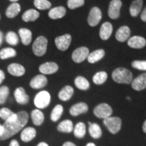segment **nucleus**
Wrapping results in <instances>:
<instances>
[{
    "mask_svg": "<svg viewBox=\"0 0 146 146\" xmlns=\"http://www.w3.org/2000/svg\"><path fill=\"white\" fill-rule=\"evenodd\" d=\"M29 121V114L25 111L15 113L12 117L3 123V133L0 136V140L3 141L14 136L21 131Z\"/></svg>",
    "mask_w": 146,
    "mask_h": 146,
    "instance_id": "nucleus-1",
    "label": "nucleus"
},
{
    "mask_svg": "<svg viewBox=\"0 0 146 146\" xmlns=\"http://www.w3.org/2000/svg\"><path fill=\"white\" fill-rule=\"evenodd\" d=\"M112 79L118 83L130 84L133 81V74L125 68H118L113 71Z\"/></svg>",
    "mask_w": 146,
    "mask_h": 146,
    "instance_id": "nucleus-2",
    "label": "nucleus"
},
{
    "mask_svg": "<svg viewBox=\"0 0 146 146\" xmlns=\"http://www.w3.org/2000/svg\"><path fill=\"white\" fill-rule=\"evenodd\" d=\"M47 43H48V41L45 36H38L33 43V52L36 56H39V57L43 56L47 52Z\"/></svg>",
    "mask_w": 146,
    "mask_h": 146,
    "instance_id": "nucleus-3",
    "label": "nucleus"
},
{
    "mask_svg": "<svg viewBox=\"0 0 146 146\" xmlns=\"http://www.w3.org/2000/svg\"><path fill=\"white\" fill-rule=\"evenodd\" d=\"M51 102V96L47 91H41L36 95L34 104L39 109H44L48 106Z\"/></svg>",
    "mask_w": 146,
    "mask_h": 146,
    "instance_id": "nucleus-4",
    "label": "nucleus"
},
{
    "mask_svg": "<svg viewBox=\"0 0 146 146\" xmlns=\"http://www.w3.org/2000/svg\"><path fill=\"white\" fill-rule=\"evenodd\" d=\"M104 124L107 127L108 130L112 134H116L121 129L122 120L119 117H111L104 119Z\"/></svg>",
    "mask_w": 146,
    "mask_h": 146,
    "instance_id": "nucleus-5",
    "label": "nucleus"
},
{
    "mask_svg": "<svg viewBox=\"0 0 146 146\" xmlns=\"http://www.w3.org/2000/svg\"><path fill=\"white\" fill-rule=\"evenodd\" d=\"M94 113L98 118L105 119V118H108L112 115V109L107 104H100L95 108Z\"/></svg>",
    "mask_w": 146,
    "mask_h": 146,
    "instance_id": "nucleus-6",
    "label": "nucleus"
},
{
    "mask_svg": "<svg viewBox=\"0 0 146 146\" xmlns=\"http://www.w3.org/2000/svg\"><path fill=\"white\" fill-rule=\"evenodd\" d=\"M72 37L70 35L66 34L64 35L57 36L55 39V44L57 48L60 51H66L70 46Z\"/></svg>",
    "mask_w": 146,
    "mask_h": 146,
    "instance_id": "nucleus-7",
    "label": "nucleus"
},
{
    "mask_svg": "<svg viewBox=\"0 0 146 146\" xmlns=\"http://www.w3.org/2000/svg\"><path fill=\"white\" fill-rule=\"evenodd\" d=\"M102 16V14L100 9L98 7H94L90 10L87 18L88 24L91 27H96L101 21Z\"/></svg>",
    "mask_w": 146,
    "mask_h": 146,
    "instance_id": "nucleus-8",
    "label": "nucleus"
},
{
    "mask_svg": "<svg viewBox=\"0 0 146 146\" xmlns=\"http://www.w3.org/2000/svg\"><path fill=\"white\" fill-rule=\"evenodd\" d=\"M89 54V49L86 47H78L73 52L72 58L76 63H81L87 58Z\"/></svg>",
    "mask_w": 146,
    "mask_h": 146,
    "instance_id": "nucleus-9",
    "label": "nucleus"
},
{
    "mask_svg": "<svg viewBox=\"0 0 146 146\" xmlns=\"http://www.w3.org/2000/svg\"><path fill=\"white\" fill-rule=\"evenodd\" d=\"M120 0H112L108 8V16L112 19H117L120 16V10L122 7Z\"/></svg>",
    "mask_w": 146,
    "mask_h": 146,
    "instance_id": "nucleus-10",
    "label": "nucleus"
},
{
    "mask_svg": "<svg viewBox=\"0 0 146 146\" xmlns=\"http://www.w3.org/2000/svg\"><path fill=\"white\" fill-rule=\"evenodd\" d=\"M14 98L16 102L21 105H26L29 102V96L26 94L25 89L19 87L15 89L14 92Z\"/></svg>",
    "mask_w": 146,
    "mask_h": 146,
    "instance_id": "nucleus-11",
    "label": "nucleus"
},
{
    "mask_svg": "<svg viewBox=\"0 0 146 146\" xmlns=\"http://www.w3.org/2000/svg\"><path fill=\"white\" fill-rule=\"evenodd\" d=\"M58 65L54 62H47L40 65L39 70L43 75L45 74H52L58 70Z\"/></svg>",
    "mask_w": 146,
    "mask_h": 146,
    "instance_id": "nucleus-12",
    "label": "nucleus"
},
{
    "mask_svg": "<svg viewBox=\"0 0 146 146\" xmlns=\"http://www.w3.org/2000/svg\"><path fill=\"white\" fill-rule=\"evenodd\" d=\"M7 70L10 75L16 76V77L23 76L26 72L25 68L23 65L15 62L11 63L10 64H9L7 68Z\"/></svg>",
    "mask_w": 146,
    "mask_h": 146,
    "instance_id": "nucleus-13",
    "label": "nucleus"
},
{
    "mask_svg": "<svg viewBox=\"0 0 146 146\" xmlns=\"http://www.w3.org/2000/svg\"><path fill=\"white\" fill-rule=\"evenodd\" d=\"M47 84V78L43 74H38L33 77L30 82V86L34 89H39L45 87Z\"/></svg>",
    "mask_w": 146,
    "mask_h": 146,
    "instance_id": "nucleus-14",
    "label": "nucleus"
},
{
    "mask_svg": "<svg viewBox=\"0 0 146 146\" xmlns=\"http://www.w3.org/2000/svg\"><path fill=\"white\" fill-rule=\"evenodd\" d=\"M146 40L140 36H133L128 40V45L131 48L141 49L145 46Z\"/></svg>",
    "mask_w": 146,
    "mask_h": 146,
    "instance_id": "nucleus-15",
    "label": "nucleus"
},
{
    "mask_svg": "<svg viewBox=\"0 0 146 146\" xmlns=\"http://www.w3.org/2000/svg\"><path fill=\"white\" fill-rule=\"evenodd\" d=\"M18 36L21 38L23 45H29L32 41L33 34L31 31L27 28H21L18 30Z\"/></svg>",
    "mask_w": 146,
    "mask_h": 146,
    "instance_id": "nucleus-16",
    "label": "nucleus"
},
{
    "mask_svg": "<svg viewBox=\"0 0 146 146\" xmlns=\"http://www.w3.org/2000/svg\"><path fill=\"white\" fill-rule=\"evenodd\" d=\"M132 87L136 91H141L146 88V72L140 74L132 81Z\"/></svg>",
    "mask_w": 146,
    "mask_h": 146,
    "instance_id": "nucleus-17",
    "label": "nucleus"
},
{
    "mask_svg": "<svg viewBox=\"0 0 146 146\" xmlns=\"http://www.w3.org/2000/svg\"><path fill=\"white\" fill-rule=\"evenodd\" d=\"M88 106L84 102L76 104L73 105L70 109V114L73 116H76L78 115L86 113L88 111Z\"/></svg>",
    "mask_w": 146,
    "mask_h": 146,
    "instance_id": "nucleus-18",
    "label": "nucleus"
},
{
    "mask_svg": "<svg viewBox=\"0 0 146 146\" xmlns=\"http://www.w3.org/2000/svg\"><path fill=\"white\" fill-rule=\"evenodd\" d=\"M21 11V6L19 3L17 2L12 3L5 10V14L7 18H14L18 15V14Z\"/></svg>",
    "mask_w": 146,
    "mask_h": 146,
    "instance_id": "nucleus-19",
    "label": "nucleus"
},
{
    "mask_svg": "<svg viewBox=\"0 0 146 146\" xmlns=\"http://www.w3.org/2000/svg\"><path fill=\"white\" fill-rule=\"evenodd\" d=\"M66 13V8L63 6L55 7L51 9L48 12V16L52 20H57L63 18Z\"/></svg>",
    "mask_w": 146,
    "mask_h": 146,
    "instance_id": "nucleus-20",
    "label": "nucleus"
},
{
    "mask_svg": "<svg viewBox=\"0 0 146 146\" xmlns=\"http://www.w3.org/2000/svg\"><path fill=\"white\" fill-rule=\"evenodd\" d=\"M40 16L39 12L35 9H29L25 11L22 16V20L25 23L34 22L38 19Z\"/></svg>",
    "mask_w": 146,
    "mask_h": 146,
    "instance_id": "nucleus-21",
    "label": "nucleus"
},
{
    "mask_svg": "<svg viewBox=\"0 0 146 146\" xmlns=\"http://www.w3.org/2000/svg\"><path fill=\"white\" fill-rule=\"evenodd\" d=\"M113 27L112 24L106 22L102 25L100 31V36L102 39L107 40L112 33Z\"/></svg>",
    "mask_w": 146,
    "mask_h": 146,
    "instance_id": "nucleus-22",
    "label": "nucleus"
},
{
    "mask_svg": "<svg viewBox=\"0 0 146 146\" xmlns=\"http://www.w3.org/2000/svg\"><path fill=\"white\" fill-rule=\"evenodd\" d=\"M36 131L34 128L27 127L24 129L21 135L22 141L24 142H29L35 137Z\"/></svg>",
    "mask_w": 146,
    "mask_h": 146,
    "instance_id": "nucleus-23",
    "label": "nucleus"
},
{
    "mask_svg": "<svg viewBox=\"0 0 146 146\" xmlns=\"http://www.w3.org/2000/svg\"><path fill=\"white\" fill-rule=\"evenodd\" d=\"M131 30L127 26H123L118 29L116 33V38L118 41L125 42L129 38Z\"/></svg>",
    "mask_w": 146,
    "mask_h": 146,
    "instance_id": "nucleus-24",
    "label": "nucleus"
},
{
    "mask_svg": "<svg viewBox=\"0 0 146 146\" xmlns=\"http://www.w3.org/2000/svg\"><path fill=\"white\" fill-rule=\"evenodd\" d=\"M73 94H74V89L72 87L69 85H66L60 90L58 94V98L63 102L68 101L72 98Z\"/></svg>",
    "mask_w": 146,
    "mask_h": 146,
    "instance_id": "nucleus-25",
    "label": "nucleus"
},
{
    "mask_svg": "<svg viewBox=\"0 0 146 146\" xmlns=\"http://www.w3.org/2000/svg\"><path fill=\"white\" fill-rule=\"evenodd\" d=\"M17 56V52L13 47H5L0 50V59L5 60L13 58Z\"/></svg>",
    "mask_w": 146,
    "mask_h": 146,
    "instance_id": "nucleus-26",
    "label": "nucleus"
},
{
    "mask_svg": "<svg viewBox=\"0 0 146 146\" xmlns=\"http://www.w3.org/2000/svg\"><path fill=\"white\" fill-rule=\"evenodd\" d=\"M31 118L35 125L39 126L44 122L45 116L41 110L39 109H35L31 112Z\"/></svg>",
    "mask_w": 146,
    "mask_h": 146,
    "instance_id": "nucleus-27",
    "label": "nucleus"
},
{
    "mask_svg": "<svg viewBox=\"0 0 146 146\" xmlns=\"http://www.w3.org/2000/svg\"><path fill=\"white\" fill-rule=\"evenodd\" d=\"M142 6H143V0H134L131 3L129 11L131 16L136 17L141 12Z\"/></svg>",
    "mask_w": 146,
    "mask_h": 146,
    "instance_id": "nucleus-28",
    "label": "nucleus"
},
{
    "mask_svg": "<svg viewBox=\"0 0 146 146\" xmlns=\"http://www.w3.org/2000/svg\"><path fill=\"white\" fill-rule=\"evenodd\" d=\"M105 56V52L104 50L100 49V50H97L96 51H94L91 52V54H89L87 59H88V62L91 64L96 63L98 62L99 60L102 59Z\"/></svg>",
    "mask_w": 146,
    "mask_h": 146,
    "instance_id": "nucleus-29",
    "label": "nucleus"
},
{
    "mask_svg": "<svg viewBox=\"0 0 146 146\" xmlns=\"http://www.w3.org/2000/svg\"><path fill=\"white\" fill-rule=\"evenodd\" d=\"M5 39L6 43L11 46H16L19 43V36L16 33L12 31H9L6 33Z\"/></svg>",
    "mask_w": 146,
    "mask_h": 146,
    "instance_id": "nucleus-30",
    "label": "nucleus"
},
{
    "mask_svg": "<svg viewBox=\"0 0 146 146\" xmlns=\"http://www.w3.org/2000/svg\"><path fill=\"white\" fill-rule=\"evenodd\" d=\"M73 123L70 120H64L59 123L57 129L58 131L62 133H71L73 131Z\"/></svg>",
    "mask_w": 146,
    "mask_h": 146,
    "instance_id": "nucleus-31",
    "label": "nucleus"
},
{
    "mask_svg": "<svg viewBox=\"0 0 146 146\" xmlns=\"http://www.w3.org/2000/svg\"><path fill=\"white\" fill-rule=\"evenodd\" d=\"M89 133L94 139H99L101 137L102 131L101 127L97 123H91L89 127Z\"/></svg>",
    "mask_w": 146,
    "mask_h": 146,
    "instance_id": "nucleus-32",
    "label": "nucleus"
},
{
    "mask_svg": "<svg viewBox=\"0 0 146 146\" xmlns=\"http://www.w3.org/2000/svg\"><path fill=\"white\" fill-rule=\"evenodd\" d=\"M73 131L76 137L79 139L83 138L86 134V126L83 123L79 122L75 125V127L73 129Z\"/></svg>",
    "mask_w": 146,
    "mask_h": 146,
    "instance_id": "nucleus-33",
    "label": "nucleus"
},
{
    "mask_svg": "<svg viewBox=\"0 0 146 146\" xmlns=\"http://www.w3.org/2000/svg\"><path fill=\"white\" fill-rule=\"evenodd\" d=\"M74 84H75V86L81 90H87L90 86L89 82L87 81V79L81 76H77L75 78Z\"/></svg>",
    "mask_w": 146,
    "mask_h": 146,
    "instance_id": "nucleus-34",
    "label": "nucleus"
},
{
    "mask_svg": "<svg viewBox=\"0 0 146 146\" xmlns=\"http://www.w3.org/2000/svg\"><path fill=\"white\" fill-rule=\"evenodd\" d=\"M64 111L63 106L60 104H58L52 110V113L50 115V118L53 122H56L60 119L61 116L62 115Z\"/></svg>",
    "mask_w": 146,
    "mask_h": 146,
    "instance_id": "nucleus-35",
    "label": "nucleus"
},
{
    "mask_svg": "<svg viewBox=\"0 0 146 146\" xmlns=\"http://www.w3.org/2000/svg\"><path fill=\"white\" fill-rule=\"evenodd\" d=\"M108 78V74L106 72L101 71L97 72L93 77V81L96 85H102L104 83Z\"/></svg>",
    "mask_w": 146,
    "mask_h": 146,
    "instance_id": "nucleus-36",
    "label": "nucleus"
},
{
    "mask_svg": "<svg viewBox=\"0 0 146 146\" xmlns=\"http://www.w3.org/2000/svg\"><path fill=\"white\" fill-rule=\"evenodd\" d=\"M34 5L36 8L41 10H45L52 7V3L48 0H34Z\"/></svg>",
    "mask_w": 146,
    "mask_h": 146,
    "instance_id": "nucleus-37",
    "label": "nucleus"
},
{
    "mask_svg": "<svg viewBox=\"0 0 146 146\" xmlns=\"http://www.w3.org/2000/svg\"><path fill=\"white\" fill-rule=\"evenodd\" d=\"M10 94V89L8 86L3 85L0 87V105L5 103Z\"/></svg>",
    "mask_w": 146,
    "mask_h": 146,
    "instance_id": "nucleus-38",
    "label": "nucleus"
},
{
    "mask_svg": "<svg viewBox=\"0 0 146 146\" xmlns=\"http://www.w3.org/2000/svg\"><path fill=\"white\" fill-rule=\"evenodd\" d=\"M14 114L15 112H14L13 111H12L8 108H2L0 109V118L4 120L5 121L12 117Z\"/></svg>",
    "mask_w": 146,
    "mask_h": 146,
    "instance_id": "nucleus-39",
    "label": "nucleus"
},
{
    "mask_svg": "<svg viewBox=\"0 0 146 146\" xmlns=\"http://www.w3.org/2000/svg\"><path fill=\"white\" fill-rule=\"evenodd\" d=\"M85 4V0H68L67 5L71 10L79 8Z\"/></svg>",
    "mask_w": 146,
    "mask_h": 146,
    "instance_id": "nucleus-40",
    "label": "nucleus"
},
{
    "mask_svg": "<svg viewBox=\"0 0 146 146\" xmlns=\"http://www.w3.org/2000/svg\"><path fill=\"white\" fill-rule=\"evenodd\" d=\"M131 65L137 70L146 71V60H135L133 62Z\"/></svg>",
    "mask_w": 146,
    "mask_h": 146,
    "instance_id": "nucleus-41",
    "label": "nucleus"
},
{
    "mask_svg": "<svg viewBox=\"0 0 146 146\" xmlns=\"http://www.w3.org/2000/svg\"><path fill=\"white\" fill-rule=\"evenodd\" d=\"M5 78V74L4 71L0 69V85L3 83Z\"/></svg>",
    "mask_w": 146,
    "mask_h": 146,
    "instance_id": "nucleus-42",
    "label": "nucleus"
},
{
    "mask_svg": "<svg viewBox=\"0 0 146 146\" xmlns=\"http://www.w3.org/2000/svg\"><path fill=\"white\" fill-rule=\"evenodd\" d=\"M141 19L142 20V21L146 22V7L141 14Z\"/></svg>",
    "mask_w": 146,
    "mask_h": 146,
    "instance_id": "nucleus-43",
    "label": "nucleus"
},
{
    "mask_svg": "<svg viewBox=\"0 0 146 146\" xmlns=\"http://www.w3.org/2000/svg\"><path fill=\"white\" fill-rule=\"evenodd\" d=\"M9 146H20L19 143L16 141L15 139H13L11 141V142L10 143V145Z\"/></svg>",
    "mask_w": 146,
    "mask_h": 146,
    "instance_id": "nucleus-44",
    "label": "nucleus"
},
{
    "mask_svg": "<svg viewBox=\"0 0 146 146\" xmlns=\"http://www.w3.org/2000/svg\"><path fill=\"white\" fill-rule=\"evenodd\" d=\"M3 39H4V35H3V33L0 30V47L2 45Z\"/></svg>",
    "mask_w": 146,
    "mask_h": 146,
    "instance_id": "nucleus-45",
    "label": "nucleus"
},
{
    "mask_svg": "<svg viewBox=\"0 0 146 146\" xmlns=\"http://www.w3.org/2000/svg\"><path fill=\"white\" fill-rule=\"evenodd\" d=\"M62 146H76V145L74 143H72V142L67 141V142H65V143L63 144Z\"/></svg>",
    "mask_w": 146,
    "mask_h": 146,
    "instance_id": "nucleus-46",
    "label": "nucleus"
},
{
    "mask_svg": "<svg viewBox=\"0 0 146 146\" xmlns=\"http://www.w3.org/2000/svg\"><path fill=\"white\" fill-rule=\"evenodd\" d=\"M3 133V125L0 124V136H1Z\"/></svg>",
    "mask_w": 146,
    "mask_h": 146,
    "instance_id": "nucleus-47",
    "label": "nucleus"
},
{
    "mask_svg": "<svg viewBox=\"0 0 146 146\" xmlns=\"http://www.w3.org/2000/svg\"><path fill=\"white\" fill-rule=\"evenodd\" d=\"M36 146H49V145L48 144L45 143V142H41V143H39Z\"/></svg>",
    "mask_w": 146,
    "mask_h": 146,
    "instance_id": "nucleus-48",
    "label": "nucleus"
},
{
    "mask_svg": "<svg viewBox=\"0 0 146 146\" xmlns=\"http://www.w3.org/2000/svg\"><path fill=\"white\" fill-rule=\"evenodd\" d=\"M142 129H143V132L146 133V120L143 123V127H142Z\"/></svg>",
    "mask_w": 146,
    "mask_h": 146,
    "instance_id": "nucleus-49",
    "label": "nucleus"
},
{
    "mask_svg": "<svg viewBox=\"0 0 146 146\" xmlns=\"http://www.w3.org/2000/svg\"><path fill=\"white\" fill-rule=\"evenodd\" d=\"M86 146H96V144L94 143H89L87 144Z\"/></svg>",
    "mask_w": 146,
    "mask_h": 146,
    "instance_id": "nucleus-50",
    "label": "nucleus"
},
{
    "mask_svg": "<svg viewBox=\"0 0 146 146\" xmlns=\"http://www.w3.org/2000/svg\"><path fill=\"white\" fill-rule=\"evenodd\" d=\"M8 1H10V2L12 3H15V2H17L18 0H8Z\"/></svg>",
    "mask_w": 146,
    "mask_h": 146,
    "instance_id": "nucleus-51",
    "label": "nucleus"
},
{
    "mask_svg": "<svg viewBox=\"0 0 146 146\" xmlns=\"http://www.w3.org/2000/svg\"><path fill=\"white\" fill-rule=\"evenodd\" d=\"M0 19H1V14H0Z\"/></svg>",
    "mask_w": 146,
    "mask_h": 146,
    "instance_id": "nucleus-52",
    "label": "nucleus"
}]
</instances>
